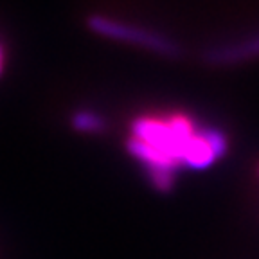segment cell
Segmentation results:
<instances>
[{
    "label": "cell",
    "mask_w": 259,
    "mask_h": 259,
    "mask_svg": "<svg viewBox=\"0 0 259 259\" xmlns=\"http://www.w3.org/2000/svg\"><path fill=\"white\" fill-rule=\"evenodd\" d=\"M87 27L99 36L110 38V40L126 41V44L137 45L150 53H157L166 58L180 56V45L171 38L164 36L160 32L150 31V29L139 27L134 24H126L122 20H115L105 15H90L87 18Z\"/></svg>",
    "instance_id": "1"
},
{
    "label": "cell",
    "mask_w": 259,
    "mask_h": 259,
    "mask_svg": "<svg viewBox=\"0 0 259 259\" xmlns=\"http://www.w3.org/2000/svg\"><path fill=\"white\" fill-rule=\"evenodd\" d=\"M132 137L139 139V141L146 142V144H151L158 151L173 158L180 166L182 144L173 137L169 126H167V121H157V119L150 117L134 119L132 121Z\"/></svg>",
    "instance_id": "2"
},
{
    "label": "cell",
    "mask_w": 259,
    "mask_h": 259,
    "mask_svg": "<svg viewBox=\"0 0 259 259\" xmlns=\"http://www.w3.org/2000/svg\"><path fill=\"white\" fill-rule=\"evenodd\" d=\"M254 58H259V34H254L238 44L209 49L203 53L202 60L212 67H229V65H238Z\"/></svg>",
    "instance_id": "3"
},
{
    "label": "cell",
    "mask_w": 259,
    "mask_h": 259,
    "mask_svg": "<svg viewBox=\"0 0 259 259\" xmlns=\"http://www.w3.org/2000/svg\"><path fill=\"white\" fill-rule=\"evenodd\" d=\"M216 162L214 153L210 151L207 142L200 137V134H194L186 144L182 146V153H180V164L187 166L189 169H207Z\"/></svg>",
    "instance_id": "4"
},
{
    "label": "cell",
    "mask_w": 259,
    "mask_h": 259,
    "mask_svg": "<svg viewBox=\"0 0 259 259\" xmlns=\"http://www.w3.org/2000/svg\"><path fill=\"white\" fill-rule=\"evenodd\" d=\"M126 150L135 158H139L146 167H169V169H177L178 167V164L173 158H169L167 155L158 151L157 148H153L151 144H146V142L139 141V139H128L126 141Z\"/></svg>",
    "instance_id": "5"
},
{
    "label": "cell",
    "mask_w": 259,
    "mask_h": 259,
    "mask_svg": "<svg viewBox=\"0 0 259 259\" xmlns=\"http://www.w3.org/2000/svg\"><path fill=\"white\" fill-rule=\"evenodd\" d=\"M70 126L77 134H103L106 130V121L94 110H76L70 115Z\"/></svg>",
    "instance_id": "6"
},
{
    "label": "cell",
    "mask_w": 259,
    "mask_h": 259,
    "mask_svg": "<svg viewBox=\"0 0 259 259\" xmlns=\"http://www.w3.org/2000/svg\"><path fill=\"white\" fill-rule=\"evenodd\" d=\"M200 137L207 142V146L210 148V151L214 153L216 160L223 158L229 151V141H227L225 134L218 128H203L198 132Z\"/></svg>",
    "instance_id": "7"
},
{
    "label": "cell",
    "mask_w": 259,
    "mask_h": 259,
    "mask_svg": "<svg viewBox=\"0 0 259 259\" xmlns=\"http://www.w3.org/2000/svg\"><path fill=\"white\" fill-rule=\"evenodd\" d=\"M148 178L153 184V187L160 193H169L175 184V171L169 167H146Z\"/></svg>",
    "instance_id": "8"
},
{
    "label": "cell",
    "mask_w": 259,
    "mask_h": 259,
    "mask_svg": "<svg viewBox=\"0 0 259 259\" xmlns=\"http://www.w3.org/2000/svg\"><path fill=\"white\" fill-rule=\"evenodd\" d=\"M167 126H169L173 137L177 139V141L180 142L182 146L186 144V142L189 141V139L193 137L194 134H196L189 119L182 117V115H175V117L167 119Z\"/></svg>",
    "instance_id": "9"
},
{
    "label": "cell",
    "mask_w": 259,
    "mask_h": 259,
    "mask_svg": "<svg viewBox=\"0 0 259 259\" xmlns=\"http://www.w3.org/2000/svg\"><path fill=\"white\" fill-rule=\"evenodd\" d=\"M0 72H2V49H0Z\"/></svg>",
    "instance_id": "10"
}]
</instances>
